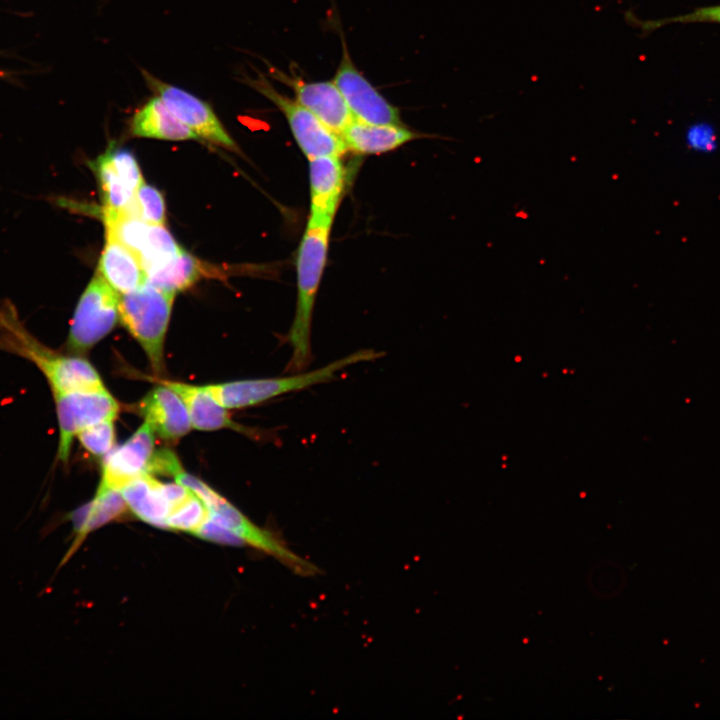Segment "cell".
I'll return each instance as SVG.
<instances>
[{
    "label": "cell",
    "mask_w": 720,
    "mask_h": 720,
    "mask_svg": "<svg viewBox=\"0 0 720 720\" xmlns=\"http://www.w3.org/2000/svg\"><path fill=\"white\" fill-rule=\"evenodd\" d=\"M209 517L210 513L207 506L193 493L171 511L167 518V529L185 531L196 535Z\"/></svg>",
    "instance_id": "cb8c5ba5"
},
{
    "label": "cell",
    "mask_w": 720,
    "mask_h": 720,
    "mask_svg": "<svg viewBox=\"0 0 720 720\" xmlns=\"http://www.w3.org/2000/svg\"><path fill=\"white\" fill-rule=\"evenodd\" d=\"M342 51L333 81L353 117L371 124H402L399 109L356 68L345 44Z\"/></svg>",
    "instance_id": "30bf717a"
},
{
    "label": "cell",
    "mask_w": 720,
    "mask_h": 720,
    "mask_svg": "<svg viewBox=\"0 0 720 720\" xmlns=\"http://www.w3.org/2000/svg\"><path fill=\"white\" fill-rule=\"evenodd\" d=\"M247 83L283 113L297 145L308 160L325 155L341 156L348 151L340 134L295 99L278 92L260 73Z\"/></svg>",
    "instance_id": "52a82bcc"
},
{
    "label": "cell",
    "mask_w": 720,
    "mask_h": 720,
    "mask_svg": "<svg viewBox=\"0 0 720 720\" xmlns=\"http://www.w3.org/2000/svg\"><path fill=\"white\" fill-rule=\"evenodd\" d=\"M59 427L57 459L67 464L73 439L84 428L116 419L120 405L105 388L54 395Z\"/></svg>",
    "instance_id": "ba28073f"
},
{
    "label": "cell",
    "mask_w": 720,
    "mask_h": 720,
    "mask_svg": "<svg viewBox=\"0 0 720 720\" xmlns=\"http://www.w3.org/2000/svg\"><path fill=\"white\" fill-rule=\"evenodd\" d=\"M341 156L309 159L310 214L308 221L332 224L347 183Z\"/></svg>",
    "instance_id": "7c38bea8"
},
{
    "label": "cell",
    "mask_w": 720,
    "mask_h": 720,
    "mask_svg": "<svg viewBox=\"0 0 720 720\" xmlns=\"http://www.w3.org/2000/svg\"><path fill=\"white\" fill-rule=\"evenodd\" d=\"M685 143L694 152L712 153L718 146L717 134L712 126L696 123L687 129Z\"/></svg>",
    "instance_id": "f1b7e54d"
},
{
    "label": "cell",
    "mask_w": 720,
    "mask_h": 720,
    "mask_svg": "<svg viewBox=\"0 0 720 720\" xmlns=\"http://www.w3.org/2000/svg\"><path fill=\"white\" fill-rule=\"evenodd\" d=\"M331 227L332 224L308 221L297 250L296 308L291 327L285 336L292 350L285 368V372L290 374L308 370L313 361V312L327 262Z\"/></svg>",
    "instance_id": "7a4b0ae2"
},
{
    "label": "cell",
    "mask_w": 720,
    "mask_h": 720,
    "mask_svg": "<svg viewBox=\"0 0 720 720\" xmlns=\"http://www.w3.org/2000/svg\"><path fill=\"white\" fill-rule=\"evenodd\" d=\"M383 356L382 351L361 349L315 370H306L285 377L238 380L203 387L224 408H245L283 394L330 382L335 380L337 374L346 367L374 361Z\"/></svg>",
    "instance_id": "3957f363"
},
{
    "label": "cell",
    "mask_w": 720,
    "mask_h": 720,
    "mask_svg": "<svg viewBox=\"0 0 720 720\" xmlns=\"http://www.w3.org/2000/svg\"><path fill=\"white\" fill-rule=\"evenodd\" d=\"M154 387L137 405L144 421L164 440H177L191 427L187 408L181 397L161 383Z\"/></svg>",
    "instance_id": "5bb4252c"
},
{
    "label": "cell",
    "mask_w": 720,
    "mask_h": 720,
    "mask_svg": "<svg viewBox=\"0 0 720 720\" xmlns=\"http://www.w3.org/2000/svg\"><path fill=\"white\" fill-rule=\"evenodd\" d=\"M155 433L147 422L103 459L98 487L121 490L132 480L148 473L155 453Z\"/></svg>",
    "instance_id": "8fae6325"
},
{
    "label": "cell",
    "mask_w": 720,
    "mask_h": 720,
    "mask_svg": "<svg viewBox=\"0 0 720 720\" xmlns=\"http://www.w3.org/2000/svg\"><path fill=\"white\" fill-rule=\"evenodd\" d=\"M104 154L117 174L132 191L136 192L144 181L135 156L127 149L112 145Z\"/></svg>",
    "instance_id": "4316f807"
},
{
    "label": "cell",
    "mask_w": 720,
    "mask_h": 720,
    "mask_svg": "<svg viewBox=\"0 0 720 720\" xmlns=\"http://www.w3.org/2000/svg\"><path fill=\"white\" fill-rule=\"evenodd\" d=\"M134 211L151 225H165L166 206L162 193L155 187L143 183L134 194Z\"/></svg>",
    "instance_id": "d4e9b609"
},
{
    "label": "cell",
    "mask_w": 720,
    "mask_h": 720,
    "mask_svg": "<svg viewBox=\"0 0 720 720\" xmlns=\"http://www.w3.org/2000/svg\"><path fill=\"white\" fill-rule=\"evenodd\" d=\"M130 132L136 137L171 141L198 139L160 97L151 98L132 117Z\"/></svg>",
    "instance_id": "d6986e66"
},
{
    "label": "cell",
    "mask_w": 720,
    "mask_h": 720,
    "mask_svg": "<svg viewBox=\"0 0 720 720\" xmlns=\"http://www.w3.org/2000/svg\"><path fill=\"white\" fill-rule=\"evenodd\" d=\"M206 273L203 264L184 249L168 262L146 271V282L177 293L195 284Z\"/></svg>",
    "instance_id": "44dd1931"
},
{
    "label": "cell",
    "mask_w": 720,
    "mask_h": 720,
    "mask_svg": "<svg viewBox=\"0 0 720 720\" xmlns=\"http://www.w3.org/2000/svg\"><path fill=\"white\" fill-rule=\"evenodd\" d=\"M119 293L98 273L91 279L76 305L66 347L81 355L107 336L119 320Z\"/></svg>",
    "instance_id": "8992f818"
},
{
    "label": "cell",
    "mask_w": 720,
    "mask_h": 720,
    "mask_svg": "<svg viewBox=\"0 0 720 720\" xmlns=\"http://www.w3.org/2000/svg\"><path fill=\"white\" fill-rule=\"evenodd\" d=\"M341 137L348 151L375 155L395 150L418 135L402 124H371L354 118Z\"/></svg>",
    "instance_id": "2e32d148"
},
{
    "label": "cell",
    "mask_w": 720,
    "mask_h": 720,
    "mask_svg": "<svg viewBox=\"0 0 720 720\" xmlns=\"http://www.w3.org/2000/svg\"><path fill=\"white\" fill-rule=\"evenodd\" d=\"M200 538L213 541L220 544L242 545L244 542L233 532L220 524L209 519L201 526L196 533Z\"/></svg>",
    "instance_id": "f546056e"
},
{
    "label": "cell",
    "mask_w": 720,
    "mask_h": 720,
    "mask_svg": "<svg viewBox=\"0 0 720 720\" xmlns=\"http://www.w3.org/2000/svg\"><path fill=\"white\" fill-rule=\"evenodd\" d=\"M182 249L164 225H151L146 247L139 260L146 272L173 259Z\"/></svg>",
    "instance_id": "603a6c76"
},
{
    "label": "cell",
    "mask_w": 720,
    "mask_h": 720,
    "mask_svg": "<svg viewBox=\"0 0 720 720\" xmlns=\"http://www.w3.org/2000/svg\"><path fill=\"white\" fill-rule=\"evenodd\" d=\"M91 167L94 169L99 183L104 205L103 211H134L135 192L117 174L105 154L91 163Z\"/></svg>",
    "instance_id": "7402d4cb"
},
{
    "label": "cell",
    "mask_w": 720,
    "mask_h": 720,
    "mask_svg": "<svg viewBox=\"0 0 720 720\" xmlns=\"http://www.w3.org/2000/svg\"><path fill=\"white\" fill-rule=\"evenodd\" d=\"M151 380L166 385L181 397L189 413L193 428L202 431L230 428L242 433H253L234 422L226 408L214 400L203 386L162 379L157 376L151 378Z\"/></svg>",
    "instance_id": "9a60e30c"
},
{
    "label": "cell",
    "mask_w": 720,
    "mask_h": 720,
    "mask_svg": "<svg viewBox=\"0 0 720 720\" xmlns=\"http://www.w3.org/2000/svg\"><path fill=\"white\" fill-rule=\"evenodd\" d=\"M164 484L146 473L125 485L120 491L131 510L142 521L158 528H167L171 511Z\"/></svg>",
    "instance_id": "e0dca14e"
},
{
    "label": "cell",
    "mask_w": 720,
    "mask_h": 720,
    "mask_svg": "<svg viewBox=\"0 0 720 720\" xmlns=\"http://www.w3.org/2000/svg\"><path fill=\"white\" fill-rule=\"evenodd\" d=\"M127 509L120 490L98 487L93 500L69 514L76 538L65 559L89 532L119 518Z\"/></svg>",
    "instance_id": "ffe728a7"
},
{
    "label": "cell",
    "mask_w": 720,
    "mask_h": 720,
    "mask_svg": "<svg viewBox=\"0 0 720 720\" xmlns=\"http://www.w3.org/2000/svg\"><path fill=\"white\" fill-rule=\"evenodd\" d=\"M174 479L204 502L211 520L233 532L244 544H249L277 558L298 575L313 576L320 572L317 566L292 551L280 537L255 525L199 478L181 470Z\"/></svg>",
    "instance_id": "277c9868"
},
{
    "label": "cell",
    "mask_w": 720,
    "mask_h": 720,
    "mask_svg": "<svg viewBox=\"0 0 720 720\" xmlns=\"http://www.w3.org/2000/svg\"><path fill=\"white\" fill-rule=\"evenodd\" d=\"M175 295L146 282L119 298V320L144 350L156 376L165 368L164 341Z\"/></svg>",
    "instance_id": "5b68a950"
},
{
    "label": "cell",
    "mask_w": 720,
    "mask_h": 720,
    "mask_svg": "<svg viewBox=\"0 0 720 720\" xmlns=\"http://www.w3.org/2000/svg\"><path fill=\"white\" fill-rule=\"evenodd\" d=\"M638 26L643 31L651 32L661 26L672 24V23H698V22H712L720 23V5L701 7L695 9L687 14L659 19V20H648V21H637Z\"/></svg>",
    "instance_id": "83f0119b"
},
{
    "label": "cell",
    "mask_w": 720,
    "mask_h": 720,
    "mask_svg": "<svg viewBox=\"0 0 720 720\" xmlns=\"http://www.w3.org/2000/svg\"><path fill=\"white\" fill-rule=\"evenodd\" d=\"M115 419L88 426L77 434L81 446L94 456H105L115 444Z\"/></svg>",
    "instance_id": "484cf974"
},
{
    "label": "cell",
    "mask_w": 720,
    "mask_h": 720,
    "mask_svg": "<svg viewBox=\"0 0 720 720\" xmlns=\"http://www.w3.org/2000/svg\"><path fill=\"white\" fill-rule=\"evenodd\" d=\"M97 273L121 294L137 289L147 280L145 269L138 257L111 238H106Z\"/></svg>",
    "instance_id": "ac0fdd59"
},
{
    "label": "cell",
    "mask_w": 720,
    "mask_h": 720,
    "mask_svg": "<svg viewBox=\"0 0 720 720\" xmlns=\"http://www.w3.org/2000/svg\"><path fill=\"white\" fill-rule=\"evenodd\" d=\"M0 349L31 362L47 380L53 396L105 389L88 360L43 344L26 328L9 300L0 303Z\"/></svg>",
    "instance_id": "6da1fadb"
},
{
    "label": "cell",
    "mask_w": 720,
    "mask_h": 720,
    "mask_svg": "<svg viewBox=\"0 0 720 720\" xmlns=\"http://www.w3.org/2000/svg\"><path fill=\"white\" fill-rule=\"evenodd\" d=\"M277 78L290 86L295 100L340 134L354 119L334 81L307 82L278 72Z\"/></svg>",
    "instance_id": "4fadbf2b"
},
{
    "label": "cell",
    "mask_w": 720,
    "mask_h": 720,
    "mask_svg": "<svg viewBox=\"0 0 720 720\" xmlns=\"http://www.w3.org/2000/svg\"><path fill=\"white\" fill-rule=\"evenodd\" d=\"M142 74L148 87L198 138L232 152H239L236 142L208 103L177 86L159 80L147 71H143Z\"/></svg>",
    "instance_id": "9c48e42d"
}]
</instances>
